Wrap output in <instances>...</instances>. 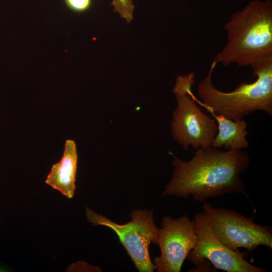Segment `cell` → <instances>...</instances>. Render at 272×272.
<instances>
[{
	"mask_svg": "<svg viewBox=\"0 0 272 272\" xmlns=\"http://www.w3.org/2000/svg\"><path fill=\"white\" fill-rule=\"evenodd\" d=\"M77 161L76 144L72 140H66L62 157L52 166L45 183L67 198H72L76 190Z\"/></svg>",
	"mask_w": 272,
	"mask_h": 272,
	"instance_id": "9c48e42d",
	"label": "cell"
},
{
	"mask_svg": "<svg viewBox=\"0 0 272 272\" xmlns=\"http://www.w3.org/2000/svg\"><path fill=\"white\" fill-rule=\"evenodd\" d=\"M66 6L72 11L82 13L91 7L92 0H64Z\"/></svg>",
	"mask_w": 272,
	"mask_h": 272,
	"instance_id": "7c38bea8",
	"label": "cell"
},
{
	"mask_svg": "<svg viewBox=\"0 0 272 272\" xmlns=\"http://www.w3.org/2000/svg\"><path fill=\"white\" fill-rule=\"evenodd\" d=\"M193 220L197 240L186 258L195 266L191 271H211L206 260L215 268L227 272L266 271L264 268L249 263L242 253L230 249L220 242L212 232L209 219L205 212L196 214Z\"/></svg>",
	"mask_w": 272,
	"mask_h": 272,
	"instance_id": "52a82bcc",
	"label": "cell"
},
{
	"mask_svg": "<svg viewBox=\"0 0 272 272\" xmlns=\"http://www.w3.org/2000/svg\"><path fill=\"white\" fill-rule=\"evenodd\" d=\"M216 65L213 61L207 76L198 84L197 93L202 101L193 95L196 103L234 121L258 110L272 116V53L250 65L253 75L257 77L255 81L241 83L229 92L221 91L213 85L212 77Z\"/></svg>",
	"mask_w": 272,
	"mask_h": 272,
	"instance_id": "7a4b0ae2",
	"label": "cell"
},
{
	"mask_svg": "<svg viewBox=\"0 0 272 272\" xmlns=\"http://www.w3.org/2000/svg\"><path fill=\"white\" fill-rule=\"evenodd\" d=\"M227 42L214 59L216 64L250 65L272 53V1L252 0L230 16L224 26Z\"/></svg>",
	"mask_w": 272,
	"mask_h": 272,
	"instance_id": "3957f363",
	"label": "cell"
},
{
	"mask_svg": "<svg viewBox=\"0 0 272 272\" xmlns=\"http://www.w3.org/2000/svg\"><path fill=\"white\" fill-rule=\"evenodd\" d=\"M243 150H221L212 146L196 150L188 161L174 156L172 177L162 195L192 198L199 202L227 194L246 195L241 174L249 166Z\"/></svg>",
	"mask_w": 272,
	"mask_h": 272,
	"instance_id": "6da1fadb",
	"label": "cell"
},
{
	"mask_svg": "<svg viewBox=\"0 0 272 272\" xmlns=\"http://www.w3.org/2000/svg\"><path fill=\"white\" fill-rule=\"evenodd\" d=\"M214 117L218 125V131L214 139L212 147L227 150H241L247 149L249 142L247 123L244 119L234 121L222 115L217 114L208 107H204Z\"/></svg>",
	"mask_w": 272,
	"mask_h": 272,
	"instance_id": "30bf717a",
	"label": "cell"
},
{
	"mask_svg": "<svg viewBox=\"0 0 272 272\" xmlns=\"http://www.w3.org/2000/svg\"><path fill=\"white\" fill-rule=\"evenodd\" d=\"M161 228H158L161 254L153 263L158 272H180L184 260L195 246L197 237L193 220L186 215L173 219L163 218Z\"/></svg>",
	"mask_w": 272,
	"mask_h": 272,
	"instance_id": "ba28073f",
	"label": "cell"
},
{
	"mask_svg": "<svg viewBox=\"0 0 272 272\" xmlns=\"http://www.w3.org/2000/svg\"><path fill=\"white\" fill-rule=\"evenodd\" d=\"M111 5L114 12L117 13L127 23L132 20L134 6L132 0H112Z\"/></svg>",
	"mask_w": 272,
	"mask_h": 272,
	"instance_id": "8fae6325",
	"label": "cell"
},
{
	"mask_svg": "<svg viewBox=\"0 0 272 272\" xmlns=\"http://www.w3.org/2000/svg\"><path fill=\"white\" fill-rule=\"evenodd\" d=\"M203 212L208 216L212 232L217 238L230 249L240 252L244 248L251 252L259 246L272 249V227L261 225L239 212L217 208L204 202Z\"/></svg>",
	"mask_w": 272,
	"mask_h": 272,
	"instance_id": "8992f818",
	"label": "cell"
},
{
	"mask_svg": "<svg viewBox=\"0 0 272 272\" xmlns=\"http://www.w3.org/2000/svg\"><path fill=\"white\" fill-rule=\"evenodd\" d=\"M194 81L192 72L178 76L172 90L177 106L172 113L171 131L185 150L212 146L218 131L216 121L202 112L193 98Z\"/></svg>",
	"mask_w": 272,
	"mask_h": 272,
	"instance_id": "277c9868",
	"label": "cell"
},
{
	"mask_svg": "<svg viewBox=\"0 0 272 272\" xmlns=\"http://www.w3.org/2000/svg\"><path fill=\"white\" fill-rule=\"evenodd\" d=\"M86 216L93 226H104L112 230L140 272H153L156 269L151 259L149 245H158V227L155 225L152 210H133L131 220L118 224L86 207Z\"/></svg>",
	"mask_w": 272,
	"mask_h": 272,
	"instance_id": "5b68a950",
	"label": "cell"
},
{
	"mask_svg": "<svg viewBox=\"0 0 272 272\" xmlns=\"http://www.w3.org/2000/svg\"><path fill=\"white\" fill-rule=\"evenodd\" d=\"M67 271H101L99 267L91 265L85 261H78L70 265Z\"/></svg>",
	"mask_w": 272,
	"mask_h": 272,
	"instance_id": "4fadbf2b",
	"label": "cell"
}]
</instances>
